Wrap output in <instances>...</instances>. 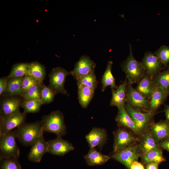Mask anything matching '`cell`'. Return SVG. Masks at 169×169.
Listing matches in <instances>:
<instances>
[{
    "label": "cell",
    "mask_w": 169,
    "mask_h": 169,
    "mask_svg": "<svg viewBox=\"0 0 169 169\" xmlns=\"http://www.w3.org/2000/svg\"><path fill=\"white\" fill-rule=\"evenodd\" d=\"M152 79L157 86L169 92V65L154 76Z\"/></svg>",
    "instance_id": "f1b7e54d"
},
{
    "label": "cell",
    "mask_w": 169,
    "mask_h": 169,
    "mask_svg": "<svg viewBox=\"0 0 169 169\" xmlns=\"http://www.w3.org/2000/svg\"><path fill=\"white\" fill-rule=\"evenodd\" d=\"M157 86L146 73L138 84L135 90L149 100Z\"/></svg>",
    "instance_id": "ffe728a7"
},
{
    "label": "cell",
    "mask_w": 169,
    "mask_h": 169,
    "mask_svg": "<svg viewBox=\"0 0 169 169\" xmlns=\"http://www.w3.org/2000/svg\"><path fill=\"white\" fill-rule=\"evenodd\" d=\"M24 77L8 78L7 88L2 96L4 97L20 96L23 98L21 86Z\"/></svg>",
    "instance_id": "7402d4cb"
},
{
    "label": "cell",
    "mask_w": 169,
    "mask_h": 169,
    "mask_svg": "<svg viewBox=\"0 0 169 169\" xmlns=\"http://www.w3.org/2000/svg\"><path fill=\"white\" fill-rule=\"evenodd\" d=\"M42 105L41 99H36L24 101L21 107L23 109V112L26 114L38 112Z\"/></svg>",
    "instance_id": "1f68e13d"
},
{
    "label": "cell",
    "mask_w": 169,
    "mask_h": 169,
    "mask_svg": "<svg viewBox=\"0 0 169 169\" xmlns=\"http://www.w3.org/2000/svg\"><path fill=\"white\" fill-rule=\"evenodd\" d=\"M149 127L152 135L158 143L169 137V123L166 120H161L156 123L152 121Z\"/></svg>",
    "instance_id": "ac0fdd59"
},
{
    "label": "cell",
    "mask_w": 169,
    "mask_h": 169,
    "mask_svg": "<svg viewBox=\"0 0 169 169\" xmlns=\"http://www.w3.org/2000/svg\"><path fill=\"white\" fill-rule=\"evenodd\" d=\"M124 106L127 113L143 135L152 121L154 116L157 112H143L135 110L125 104Z\"/></svg>",
    "instance_id": "ba28073f"
},
{
    "label": "cell",
    "mask_w": 169,
    "mask_h": 169,
    "mask_svg": "<svg viewBox=\"0 0 169 169\" xmlns=\"http://www.w3.org/2000/svg\"><path fill=\"white\" fill-rule=\"evenodd\" d=\"M69 75H72L71 71H68L60 67L53 68L49 75V86L57 94L60 93L69 95L64 88V84L66 77Z\"/></svg>",
    "instance_id": "52a82bcc"
},
{
    "label": "cell",
    "mask_w": 169,
    "mask_h": 169,
    "mask_svg": "<svg viewBox=\"0 0 169 169\" xmlns=\"http://www.w3.org/2000/svg\"><path fill=\"white\" fill-rule=\"evenodd\" d=\"M43 133L31 146L28 155V159L34 162H39L44 155L48 152V144L43 136Z\"/></svg>",
    "instance_id": "4fadbf2b"
},
{
    "label": "cell",
    "mask_w": 169,
    "mask_h": 169,
    "mask_svg": "<svg viewBox=\"0 0 169 169\" xmlns=\"http://www.w3.org/2000/svg\"><path fill=\"white\" fill-rule=\"evenodd\" d=\"M44 131L54 133L57 137H62L66 133V127L63 114L59 110L52 112L43 116L41 121Z\"/></svg>",
    "instance_id": "3957f363"
},
{
    "label": "cell",
    "mask_w": 169,
    "mask_h": 169,
    "mask_svg": "<svg viewBox=\"0 0 169 169\" xmlns=\"http://www.w3.org/2000/svg\"><path fill=\"white\" fill-rule=\"evenodd\" d=\"M124 105H121L117 107L118 112L115 120L119 126L130 130L140 138L142 134L127 113Z\"/></svg>",
    "instance_id": "e0dca14e"
},
{
    "label": "cell",
    "mask_w": 169,
    "mask_h": 169,
    "mask_svg": "<svg viewBox=\"0 0 169 169\" xmlns=\"http://www.w3.org/2000/svg\"><path fill=\"white\" fill-rule=\"evenodd\" d=\"M28 74L40 83H42L46 76L45 67L44 65L36 61L31 63Z\"/></svg>",
    "instance_id": "83f0119b"
},
{
    "label": "cell",
    "mask_w": 169,
    "mask_h": 169,
    "mask_svg": "<svg viewBox=\"0 0 169 169\" xmlns=\"http://www.w3.org/2000/svg\"><path fill=\"white\" fill-rule=\"evenodd\" d=\"M95 63L89 56L82 55L76 62L74 69L71 71L72 75L76 79L95 69Z\"/></svg>",
    "instance_id": "9a60e30c"
},
{
    "label": "cell",
    "mask_w": 169,
    "mask_h": 169,
    "mask_svg": "<svg viewBox=\"0 0 169 169\" xmlns=\"http://www.w3.org/2000/svg\"><path fill=\"white\" fill-rule=\"evenodd\" d=\"M159 163L155 162H151L146 165V169H158Z\"/></svg>",
    "instance_id": "60d3db41"
},
{
    "label": "cell",
    "mask_w": 169,
    "mask_h": 169,
    "mask_svg": "<svg viewBox=\"0 0 169 169\" xmlns=\"http://www.w3.org/2000/svg\"><path fill=\"white\" fill-rule=\"evenodd\" d=\"M164 112L166 120L169 123V105H164Z\"/></svg>",
    "instance_id": "b9f144b4"
},
{
    "label": "cell",
    "mask_w": 169,
    "mask_h": 169,
    "mask_svg": "<svg viewBox=\"0 0 169 169\" xmlns=\"http://www.w3.org/2000/svg\"><path fill=\"white\" fill-rule=\"evenodd\" d=\"M113 153L121 151L140 141V138L130 130L121 126L113 132Z\"/></svg>",
    "instance_id": "277c9868"
},
{
    "label": "cell",
    "mask_w": 169,
    "mask_h": 169,
    "mask_svg": "<svg viewBox=\"0 0 169 169\" xmlns=\"http://www.w3.org/2000/svg\"><path fill=\"white\" fill-rule=\"evenodd\" d=\"M87 165L89 166L102 165L110 158L107 155L98 151L95 148H90L87 154L84 156Z\"/></svg>",
    "instance_id": "cb8c5ba5"
},
{
    "label": "cell",
    "mask_w": 169,
    "mask_h": 169,
    "mask_svg": "<svg viewBox=\"0 0 169 169\" xmlns=\"http://www.w3.org/2000/svg\"><path fill=\"white\" fill-rule=\"evenodd\" d=\"M8 78L3 77L0 79V95H2L7 87Z\"/></svg>",
    "instance_id": "74e56055"
},
{
    "label": "cell",
    "mask_w": 169,
    "mask_h": 169,
    "mask_svg": "<svg viewBox=\"0 0 169 169\" xmlns=\"http://www.w3.org/2000/svg\"><path fill=\"white\" fill-rule=\"evenodd\" d=\"M141 62L146 73L151 79L163 68L158 58L151 52H146L145 53Z\"/></svg>",
    "instance_id": "7c38bea8"
},
{
    "label": "cell",
    "mask_w": 169,
    "mask_h": 169,
    "mask_svg": "<svg viewBox=\"0 0 169 169\" xmlns=\"http://www.w3.org/2000/svg\"><path fill=\"white\" fill-rule=\"evenodd\" d=\"M128 82L126 78L115 89H111L112 98L110 105L118 107L124 105L126 96V88Z\"/></svg>",
    "instance_id": "44dd1931"
},
{
    "label": "cell",
    "mask_w": 169,
    "mask_h": 169,
    "mask_svg": "<svg viewBox=\"0 0 169 169\" xmlns=\"http://www.w3.org/2000/svg\"><path fill=\"white\" fill-rule=\"evenodd\" d=\"M125 104L132 108L143 112L149 111V100L128 84L126 88Z\"/></svg>",
    "instance_id": "8992f818"
},
{
    "label": "cell",
    "mask_w": 169,
    "mask_h": 169,
    "mask_svg": "<svg viewBox=\"0 0 169 169\" xmlns=\"http://www.w3.org/2000/svg\"><path fill=\"white\" fill-rule=\"evenodd\" d=\"M95 90L86 86L81 85L78 86V95L79 102L84 108H86L92 100Z\"/></svg>",
    "instance_id": "484cf974"
},
{
    "label": "cell",
    "mask_w": 169,
    "mask_h": 169,
    "mask_svg": "<svg viewBox=\"0 0 169 169\" xmlns=\"http://www.w3.org/2000/svg\"><path fill=\"white\" fill-rule=\"evenodd\" d=\"M130 53L126 59L121 64L122 71L126 75L129 83L132 84L139 82L146 73V69L141 63L134 57L132 45L129 44Z\"/></svg>",
    "instance_id": "6da1fadb"
},
{
    "label": "cell",
    "mask_w": 169,
    "mask_h": 169,
    "mask_svg": "<svg viewBox=\"0 0 169 169\" xmlns=\"http://www.w3.org/2000/svg\"><path fill=\"white\" fill-rule=\"evenodd\" d=\"M39 83H40L30 75L28 74L25 76L23 78L21 86L23 95V98H24L28 90L31 87Z\"/></svg>",
    "instance_id": "8d00e7d4"
},
{
    "label": "cell",
    "mask_w": 169,
    "mask_h": 169,
    "mask_svg": "<svg viewBox=\"0 0 169 169\" xmlns=\"http://www.w3.org/2000/svg\"><path fill=\"white\" fill-rule=\"evenodd\" d=\"M42 90L41 100L42 105L50 103L54 100L56 92L49 86L41 84Z\"/></svg>",
    "instance_id": "d6a6232c"
},
{
    "label": "cell",
    "mask_w": 169,
    "mask_h": 169,
    "mask_svg": "<svg viewBox=\"0 0 169 169\" xmlns=\"http://www.w3.org/2000/svg\"><path fill=\"white\" fill-rule=\"evenodd\" d=\"M18 159L14 157L0 158L1 169H22Z\"/></svg>",
    "instance_id": "e575fe53"
},
{
    "label": "cell",
    "mask_w": 169,
    "mask_h": 169,
    "mask_svg": "<svg viewBox=\"0 0 169 169\" xmlns=\"http://www.w3.org/2000/svg\"><path fill=\"white\" fill-rule=\"evenodd\" d=\"M169 95V92L157 86L149 100V112L157 113V111Z\"/></svg>",
    "instance_id": "d6986e66"
},
{
    "label": "cell",
    "mask_w": 169,
    "mask_h": 169,
    "mask_svg": "<svg viewBox=\"0 0 169 169\" xmlns=\"http://www.w3.org/2000/svg\"><path fill=\"white\" fill-rule=\"evenodd\" d=\"M112 61L109 60L107 62L106 69L102 75L101 83V91L103 92L109 86L111 87V89H115L118 87L115 84V78L112 73Z\"/></svg>",
    "instance_id": "4316f807"
},
{
    "label": "cell",
    "mask_w": 169,
    "mask_h": 169,
    "mask_svg": "<svg viewBox=\"0 0 169 169\" xmlns=\"http://www.w3.org/2000/svg\"><path fill=\"white\" fill-rule=\"evenodd\" d=\"M30 63H19L13 65L8 78L21 77L28 74Z\"/></svg>",
    "instance_id": "4dcf8cb0"
},
{
    "label": "cell",
    "mask_w": 169,
    "mask_h": 169,
    "mask_svg": "<svg viewBox=\"0 0 169 169\" xmlns=\"http://www.w3.org/2000/svg\"><path fill=\"white\" fill-rule=\"evenodd\" d=\"M85 138L90 148L98 147L101 149L106 141L107 135L105 129L95 127Z\"/></svg>",
    "instance_id": "2e32d148"
},
{
    "label": "cell",
    "mask_w": 169,
    "mask_h": 169,
    "mask_svg": "<svg viewBox=\"0 0 169 169\" xmlns=\"http://www.w3.org/2000/svg\"><path fill=\"white\" fill-rule=\"evenodd\" d=\"M140 138L138 143L142 153L160 147L159 143L151 133L149 126Z\"/></svg>",
    "instance_id": "603a6c76"
},
{
    "label": "cell",
    "mask_w": 169,
    "mask_h": 169,
    "mask_svg": "<svg viewBox=\"0 0 169 169\" xmlns=\"http://www.w3.org/2000/svg\"><path fill=\"white\" fill-rule=\"evenodd\" d=\"M159 147L169 152V137L159 143Z\"/></svg>",
    "instance_id": "f35d334b"
},
{
    "label": "cell",
    "mask_w": 169,
    "mask_h": 169,
    "mask_svg": "<svg viewBox=\"0 0 169 169\" xmlns=\"http://www.w3.org/2000/svg\"><path fill=\"white\" fill-rule=\"evenodd\" d=\"M78 86L83 85L95 90L98 83L95 72L93 69L86 75L76 79Z\"/></svg>",
    "instance_id": "f546056e"
},
{
    "label": "cell",
    "mask_w": 169,
    "mask_h": 169,
    "mask_svg": "<svg viewBox=\"0 0 169 169\" xmlns=\"http://www.w3.org/2000/svg\"><path fill=\"white\" fill-rule=\"evenodd\" d=\"M142 153L138 143H135L118 152L113 153L111 157L130 169L131 164L138 161Z\"/></svg>",
    "instance_id": "9c48e42d"
},
{
    "label": "cell",
    "mask_w": 169,
    "mask_h": 169,
    "mask_svg": "<svg viewBox=\"0 0 169 169\" xmlns=\"http://www.w3.org/2000/svg\"><path fill=\"white\" fill-rule=\"evenodd\" d=\"M153 54L159 59L164 68L168 67L169 63V46H162Z\"/></svg>",
    "instance_id": "836d02e7"
},
{
    "label": "cell",
    "mask_w": 169,
    "mask_h": 169,
    "mask_svg": "<svg viewBox=\"0 0 169 169\" xmlns=\"http://www.w3.org/2000/svg\"><path fill=\"white\" fill-rule=\"evenodd\" d=\"M42 83H39L31 87L27 91L24 97V101L41 99L42 90Z\"/></svg>",
    "instance_id": "d590c367"
},
{
    "label": "cell",
    "mask_w": 169,
    "mask_h": 169,
    "mask_svg": "<svg viewBox=\"0 0 169 169\" xmlns=\"http://www.w3.org/2000/svg\"><path fill=\"white\" fill-rule=\"evenodd\" d=\"M16 130L0 135V158H18L20 150L16 142Z\"/></svg>",
    "instance_id": "5b68a950"
},
{
    "label": "cell",
    "mask_w": 169,
    "mask_h": 169,
    "mask_svg": "<svg viewBox=\"0 0 169 169\" xmlns=\"http://www.w3.org/2000/svg\"><path fill=\"white\" fill-rule=\"evenodd\" d=\"M26 117V114L20 111L0 118V135L7 134L24 123Z\"/></svg>",
    "instance_id": "30bf717a"
},
{
    "label": "cell",
    "mask_w": 169,
    "mask_h": 169,
    "mask_svg": "<svg viewBox=\"0 0 169 169\" xmlns=\"http://www.w3.org/2000/svg\"><path fill=\"white\" fill-rule=\"evenodd\" d=\"M16 138L23 145L32 146L44 133L41 121L31 123L25 122L16 130Z\"/></svg>",
    "instance_id": "7a4b0ae2"
},
{
    "label": "cell",
    "mask_w": 169,
    "mask_h": 169,
    "mask_svg": "<svg viewBox=\"0 0 169 169\" xmlns=\"http://www.w3.org/2000/svg\"><path fill=\"white\" fill-rule=\"evenodd\" d=\"M0 103V118L8 116L20 111V108L24 101L16 96L6 97Z\"/></svg>",
    "instance_id": "5bb4252c"
},
{
    "label": "cell",
    "mask_w": 169,
    "mask_h": 169,
    "mask_svg": "<svg viewBox=\"0 0 169 169\" xmlns=\"http://www.w3.org/2000/svg\"><path fill=\"white\" fill-rule=\"evenodd\" d=\"M48 152L53 155L62 156L73 150L74 147L69 142L57 137L48 141Z\"/></svg>",
    "instance_id": "8fae6325"
},
{
    "label": "cell",
    "mask_w": 169,
    "mask_h": 169,
    "mask_svg": "<svg viewBox=\"0 0 169 169\" xmlns=\"http://www.w3.org/2000/svg\"><path fill=\"white\" fill-rule=\"evenodd\" d=\"M140 157L141 163L145 165L151 162L160 164L166 161L163 155L161 149L160 147L142 153Z\"/></svg>",
    "instance_id": "d4e9b609"
},
{
    "label": "cell",
    "mask_w": 169,
    "mask_h": 169,
    "mask_svg": "<svg viewBox=\"0 0 169 169\" xmlns=\"http://www.w3.org/2000/svg\"><path fill=\"white\" fill-rule=\"evenodd\" d=\"M130 169H145L142 163L137 161L134 162L131 165Z\"/></svg>",
    "instance_id": "ab89813d"
}]
</instances>
